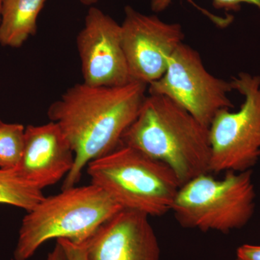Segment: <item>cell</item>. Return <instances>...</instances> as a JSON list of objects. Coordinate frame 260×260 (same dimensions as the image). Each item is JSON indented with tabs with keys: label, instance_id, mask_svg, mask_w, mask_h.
I'll list each match as a JSON object with an SVG mask.
<instances>
[{
	"label": "cell",
	"instance_id": "5",
	"mask_svg": "<svg viewBox=\"0 0 260 260\" xmlns=\"http://www.w3.org/2000/svg\"><path fill=\"white\" fill-rule=\"evenodd\" d=\"M200 174L181 184L172 212L182 226L229 233L250 221L255 210L252 172H225L216 179Z\"/></svg>",
	"mask_w": 260,
	"mask_h": 260
},
{
	"label": "cell",
	"instance_id": "12",
	"mask_svg": "<svg viewBox=\"0 0 260 260\" xmlns=\"http://www.w3.org/2000/svg\"><path fill=\"white\" fill-rule=\"evenodd\" d=\"M47 0H3L0 45L19 48L37 30V19Z\"/></svg>",
	"mask_w": 260,
	"mask_h": 260
},
{
	"label": "cell",
	"instance_id": "20",
	"mask_svg": "<svg viewBox=\"0 0 260 260\" xmlns=\"http://www.w3.org/2000/svg\"><path fill=\"white\" fill-rule=\"evenodd\" d=\"M3 0H0V15H1V8H2V4H3Z\"/></svg>",
	"mask_w": 260,
	"mask_h": 260
},
{
	"label": "cell",
	"instance_id": "10",
	"mask_svg": "<svg viewBox=\"0 0 260 260\" xmlns=\"http://www.w3.org/2000/svg\"><path fill=\"white\" fill-rule=\"evenodd\" d=\"M75 154L61 128L54 121L28 125L23 156L14 168L27 185L38 191L59 182L74 166Z\"/></svg>",
	"mask_w": 260,
	"mask_h": 260
},
{
	"label": "cell",
	"instance_id": "21",
	"mask_svg": "<svg viewBox=\"0 0 260 260\" xmlns=\"http://www.w3.org/2000/svg\"><path fill=\"white\" fill-rule=\"evenodd\" d=\"M0 121H2L1 119H0Z\"/></svg>",
	"mask_w": 260,
	"mask_h": 260
},
{
	"label": "cell",
	"instance_id": "4",
	"mask_svg": "<svg viewBox=\"0 0 260 260\" xmlns=\"http://www.w3.org/2000/svg\"><path fill=\"white\" fill-rule=\"evenodd\" d=\"M90 183L122 209L162 216L172 211L181 184L170 168L125 145L87 165Z\"/></svg>",
	"mask_w": 260,
	"mask_h": 260
},
{
	"label": "cell",
	"instance_id": "1",
	"mask_svg": "<svg viewBox=\"0 0 260 260\" xmlns=\"http://www.w3.org/2000/svg\"><path fill=\"white\" fill-rule=\"evenodd\" d=\"M148 85L132 81L119 86H91L76 84L48 109L75 154L73 169L61 189L76 186L87 165L120 145L127 128L136 119Z\"/></svg>",
	"mask_w": 260,
	"mask_h": 260
},
{
	"label": "cell",
	"instance_id": "19",
	"mask_svg": "<svg viewBox=\"0 0 260 260\" xmlns=\"http://www.w3.org/2000/svg\"><path fill=\"white\" fill-rule=\"evenodd\" d=\"M82 4L86 5V6H92V5H95L97 3L99 0H80Z\"/></svg>",
	"mask_w": 260,
	"mask_h": 260
},
{
	"label": "cell",
	"instance_id": "17",
	"mask_svg": "<svg viewBox=\"0 0 260 260\" xmlns=\"http://www.w3.org/2000/svg\"><path fill=\"white\" fill-rule=\"evenodd\" d=\"M238 260H260V245L244 244L238 248Z\"/></svg>",
	"mask_w": 260,
	"mask_h": 260
},
{
	"label": "cell",
	"instance_id": "2",
	"mask_svg": "<svg viewBox=\"0 0 260 260\" xmlns=\"http://www.w3.org/2000/svg\"><path fill=\"white\" fill-rule=\"evenodd\" d=\"M120 145L165 164L181 184L210 173L209 129L165 95L145 98Z\"/></svg>",
	"mask_w": 260,
	"mask_h": 260
},
{
	"label": "cell",
	"instance_id": "9",
	"mask_svg": "<svg viewBox=\"0 0 260 260\" xmlns=\"http://www.w3.org/2000/svg\"><path fill=\"white\" fill-rule=\"evenodd\" d=\"M83 83L91 86H119L132 82L121 46V25L91 7L77 37Z\"/></svg>",
	"mask_w": 260,
	"mask_h": 260
},
{
	"label": "cell",
	"instance_id": "18",
	"mask_svg": "<svg viewBox=\"0 0 260 260\" xmlns=\"http://www.w3.org/2000/svg\"><path fill=\"white\" fill-rule=\"evenodd\" d=\"M46 260H68V259L62 246L59 242H56L54 249L48 254Z\"/></svg>",
	"mask_w": 260,
	"mask_h": 260
},
{
	"label": "cell",
	"instance_id": "6",
	"mask_svg": "<svg viewBox=\"0 0 260 260\" xmlns=\"http://www.w3.org/2000/svg\"><path fill=\"white\" fill-rule=\"evenodd\" d=\"M231 83L244 102L237 112L219 111L210 123V173L251 171L260 158V76L241 73Z\"/></svg>",
	"mask_w": 260,
	"mask_h": 260
},
{
	"label": "cell",
	"instance_id": "8",
	"mask_svg": "<svg viewBox=\"0 0 260 260\" xmlns=\"http://www.w3.org/2000/svg\"><path fill=\"white\" fill-rule=\"evenodd\" d=\"M124 14L121 46L130 78L148 85L165 74L171 56L183 43L184 32L179 23H166L130 6L126 7Z\"/></svg>",
	"mask_w": 260,
	"mask_h": 260
},
{
	"label": "cell",
	"instance_id": "14",
	"mask_svg": "<svg viewBox=\"0 0 260 260\" xmlns=\"http://www.w3.org/2000/svg\"><path fill=\"white\" fill-rule=\"evenodd\" d=\"M25 130L23 124L0 121V169L18 167L25 146Z\"/></svg>",
	"mask_w": 260,
	"mask_h": 260
},
{
	"label": "cell",
	"instance_id": "22",
	"mask_svg": "<svg viewBox=\"0 0 260 260\" xmlns=\"http://www.w3.org/2000/svg\"><path fill=\"white\" fill-rule=\"evenodd\" d=\"M237 260H238V259H237Z\"/></svg>",
	"mask_w": 260,
	"mask_h": 260
},
{
	"label": "cell",
	"instance_id": "15",
	"mask_svg": "<svg viewBox=\"0 0 260 260\" xmlns=\"http://www.w3.org/2000/svg\"><path fill=\"white\" fill-rule=\"evenodd\" d=\"M174 0H150V8L155 13H161L167 9ZM242 4L253 5L260 11V0H213L215 9L225 11L239 12Z\"/></svg>",
	"mask_w": 260,
	"mask_h": 260
},
{
	"label": "cell",
	"instance_id": "3",
	"mask_svg": "<svg viewBox=\"0 0 260 260\" xmlns=\"http://www.w3.org/2000/svg\"><path fill=\"white\" fill-rule=\"evenodd\" d=\"M122 210L103 189L91 184L61 189L44 198L22 220L15 260H28L51 239L88 242L103 224Z\"/></svg>",
	"mask_w": 260,
	"mask_h": 260
},
{
	"label": "cell",
	"instance_id": "16",
	"mask_svg": "<svg viewBox=\"0 0 260 260\" xmlns=\"http://www.w3.org/2000/svg\"><path fill=\"white\" fill-rule=\"evenodd\" d=\"M66 253L68 260H88L87 257V242L78 244L65 239H56Z\"/></svg>",
	"mask_w": 260,
	"mask_h": 260
},
{
	"label": "cell",
	"instance_id": "7",
	"mask_svg": "<svg viewBox=\"0 0 260 260\" xmlns=\"http://www.w3.org/2000/svg\"><path fill=\"white\" fill-rule=\"evenodd\" d=\"M149 94L165 95L209 127L217 113L234 107L231 81L210 74L199 53L181 43L171 56L167 71L149 84Z\"/></svg>",
	"mask_w": 260,
	"mask_h": 260
},
{
	"label": "cell",
	"instance_id": "13",
	"mask_svg": "<svg viewBox=\"0 0 260 260\" xmlns=\"http://www.w3.org/2000/svg\"><path fill=\"white\" fill-rule=\"evenodd\" d=\"M44 198L42 191L32 189L21 180L15 169H0V204L13 205L28 212Z\"/></svg>",
	"mask_w": 260,
	"mask_h": 260
},
{
	"label": "cell",
	"instance_id": "11",
	"mask_svg": "<svg viewBox=\"0 0 260 260\" xmlns=\"http://www.w3.org/2000/svg\"><path fill=\"white\" fill-rule=\"evenodd\" d=\"M88 260H159L158 241L149 217L121 210L87 242Z\"/></svg>",
	"mask_w": 260,
	"mask_h": 260
}]
</instances>
